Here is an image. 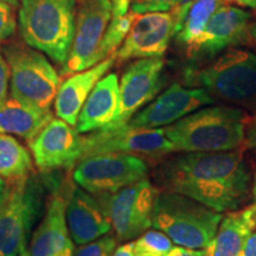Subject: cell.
Returning a JSON list of instances; mask_svg holds the SVG:
<instances>
[{"label":"cell","mask_w":256,"mask_h":256,"mask_svg":"<svg viewBox=\"0 0 256 256\" xmlns=\"http://www.w3.org/2000/svg\"><path fill=\"white\" fill-rule=\"evenodd\" d=\"M238 256H256V230L249 236Z\"/></svg>","instance_id":"cell-34"},{"label":"cell","mask_w":256,"mask_h":256,"mask_svg":"<svg viewBox=\"0 0 256 256\" xmlns=\"http://www.w3.org/2000/svg\"><path fill=\"white\" fill-rule=\"evenodd\" d=\"M42 208V188L34 178L23 177L0 208V256H19Z\"/></svg>","instance_id":"cell-9"},{"label":"cell","mask_w":256,"mask_h":256,"mask_svg":"<svg viewBox=\"0 0 256 256\" xmlns=\"http://www.w3.org/2000/svg\"><path fill=\"white\" fill-rule=\"evenodd\" d=\"M174 24L172 12L136 14L120 49L115 51V60L162 58L174 37Z\"/></svg>","instance_id":"cell-14"},{"label":"cell","mask_w":256,"mask_h":256,"mask_svg":"<svg viewBox=\"0 0 256 256\" xmlns=\"http://www.w3.org/2000/svg\"><path fill=\"white\" fill-rule=\"evenodd\" d=\"M174 248V242L166 234L159 230H151L140 236L136 241H134L136 250H144L154 252L159 255H166Z\"/></svg>","instance_id":"cell-26"},{"label":"cell","mask_w":256,"mask_h":256,"mask_svg":"<svg viewBox=\"0 0 256 256\" xmlns=\"http://www.w3.org/2000/svg\"><path fill=\"white\" fill-rule=\"evenodd\" d=\"M66 215L72 241L78 246L95 241L112 229L98 200L82 188H72L66 200Z\"/></svg>","instance_id":"cell-17"},{"label":"cell","mask_w":256,"mask_h":256,"mask_svg":"<svg viewBox=\"0 0 256 256\" xmlns=\"http://www.w3.org/2000/svg\"><path fill=\"white\" fill-rule=\"evenodd\" d=\"M113 17L110 0H76L75 31L62 75L94 66V56Z\"/></svg>","instance_id":"cell-10"},{"label":"cell","mask_w":256,"mask_h":256,"mask_svg":"<svg viewBox=\"0 0 256 256\" xmlns=\"http://www.w3.org/2000/svg\"><path fill=\"white\" fill-rule=\"evenodd\" d=\"M17 22L11 5L0 0V42L8 40L14 34Z\"/></svg>","instance_id":"cell-29"},{"label":"cell","mask_w":256,"mask_h":256,"mask_svg":"<svg viewBox=\"0 0 256 256\" xmlns=\"http://www.w3.org/2000/svg\"><path fill=\"white\" fill-rule=\"evenodd\" d=\"M188 0H132L130 11L136 14L148 12H168L186 2Z\"/></svg>","instance_id":"cell-28"},{"label":"cell","mask_w":256,"mask_h":256,"mask_svg":"<svg viewBox=\"0 0 256 256\" xmlns=\"http://www.w3.org/2000/svg\"><path fill=\"white\" fill-rule=\"evenodd\" d=\"M19 256H28V248H26V247L22 249V252H20V255H19Z\"/></svg>","instance_id":"cell-41"},{"label":"cell","mask_w":256,"mask_h":256,"mask_svg":"<svg viewBox=\"0 0 256 256\" xmlns=\"http://www.w3.org/2000/svg\"><path fill=\"white\" fill-rule=\"evenodd\" d=\"M252 206L255 211V216H256V174H255L254 180H252Z\"/></svg>","instance_id":"cell-38"},{"label":"cell","mask_w":256,"mask_h":256,"mask_svg":"<svg viewBox=\"0 0 256 256\" xmlns=\"http://www.w3.org/2000/svg\"><path fill=\"white\" fill-rule=\"evenodd\" d=\"M243 146L248 150L256 151V114L252 116V120H249L247 126H246Z\"/></svg>","instance_id":"cell-31"},{"label":"cell","mask_w":256,"mask_h":256,"mask_svg":"<svg viewBox=\"0 0 256 256\" xmlns=\"http://www.w3.org/2000/svg\"><path fill=\"white\" fill-rule=\"evenodd\" d=\"M172 152H176V150L174 144L166 136L165 127L144 130L124 124L112 130L102 128L83 136L82 159L102 153H138L162 156Z\"/></svg>","instance_id":"cell-11"},{"label":"cell","mask_w":256,"mask_h":256,"mask_svg":"<svg viewBox=\"0 0 256 256\" xmlns=\"http://www.w3.org/2000/svg\"><path fill=\"white\" fill-rule=\"evenodd\" d=\"M120 83L115 74H108L95 84L80 112L78 133L98 130L110 124L119 110Z\"/></svg>","instance_id":"cell-19"},{"label":"cell","mask_w":256,"mask_h":256,"mask_svg":"<svg viewBox=\"0 0 256 256\" xmlns=\"http://www.w3.org/2000/svg\"><path fill=\"white\" fill-rule=\"evenodd\" d=\"M10 68L11 96L32 107L50 110L60 88L55 68L43 54L23 44L4 48Z\"/></svg>","instance_id":"cell-6"},{"label":"cell","mask_w":256,"mask_h":256,"mask_svg":"<svg viewBox=\"0 0 256 256\" xmlns=\"http://www.w3.org/2000/svg\"><path fill=\"white\" fill-rule=\"evenodd\" d=\"M162 58H142L124 69L120 82V102L116 116L104 130H112L128 124L140 108L150 104L164 87ZM102 130V128H101Z\"/></svg>","instance_id":"cell-12"},{"label":"cell","mask_w":256,"mask_h":256,"mask_svg":"<svg viewBox=\"0 0 256 256\" xmlns=\"http://www.w3.org/2000/svg\"><path fill=\"white\" fill-rule=\"evenodd\" d=\"M165 256H206V249H190L174 247Z\"/></svg>","instance_id":"cell-32"},{"label":"cell","mask_w":256,"mask_h":256,"mask_svg":"<svg viewBox=\"0 0 256 256\" xmlns=\"http://www.w3.org/2000/svg\"><path fill=\"white\" fill-rule=\"evenodd\" d=\"M246 126L247 118L242 110L214 106L166 126L165 133L176 152H224L243 145Z\"/></svg>","instance_id":"cell-2"},{"label":"cell","mask_w":256,"mask_h":256,"mask_svg":"<svg viewBox=\"0 0 256 256\" xmlns=\"http://www.w3.org/2000/svg\"><path fill=\"white\" fill-rule=\"evenodd\" d=\"M76 0H20L19 32L28 46L64 64L75 31Z\"/></svg>","instance_id":"cell-3"},{"label":"cell","mask_w":256,"mask_h":256,"mask_svg":"<svg viewBox=\"0 0 256 256\" xmlns=\"http://www.w3.org/2000/svg\"><path fill=\"white\" fill-rule=\"evenodd\" d=\"M116 241L113 236H104L74 250L72 256H113Z\"/></svg>","instance_id":"cell-27"},{"label":"cell","mask_w":256,"mask_h":256,"mask_svg":"<svg viewBox=\"0 0 256 256\" xmlns=\"http://www.w3.org/2000/svg\"><path fill=\"white\" fill-rule=\"evenodd\" d=\"M66 200L55 194L51 198L46 216L32 236L28 256H57L72 240L68 238Z\"/></svg>","instance_id":"cell-20"},{"label":"cell","mask_w":256,"mask_h":256,"mask_svg":"<svg viewBox=\"0 0 256 256\" xmlns=\"http://www.w3.org/2000/svg\"><path fill=\"white\" fill-rule=\"evenodd\" d=\"M32 168L30 153L14 138L0 133V177L23 178Z\"/></svg>","instance_id":"cell-24"},{"label":"cell","mask_w":256,"mask_h":256,"mask_svg":"<svg viewBox=\"0 0 256 256\" xmlns=\"http://www.w3.org/2000/svg\"><path fill=\"white\" fill-rule=\"evenodd\" d=\"M256 230V216L252 204L229 211L222 217L215 238L206 248V256H238Z\"/></svg>","instance_id":"cell-21"},{"label":"cell","mask_w":256,"mask_h":256,"mask_svg":"<svg viewBox=\"0 0 256 256\" xmlns=\"http://www.w3.org/2000/svg\"><path fill=\"white\" fill-rule=\"evenodd\" d=\"M223 215L183 194H156L152 226L179 247L206 249L215 238Z\"/></svg>","instance_id":"cell-4"},{"label":"cell","mask_w":256,"mask_h":256,"mask_svg":"<svg viewBox=\"0 0 256 256\" xmlns=\"http://www.w3.org/2000/svg\"><path fill=\"white\" fill-rule=\"evenodd\" d=\"M234 2L241 6H246V8H256V0H234Z\"/></svg>","instance_id":"cell-37"},{"label":"cell","mask_w":256,"mask_h":256,"mask_svg":"<svg viewBox=\"0 0 256 256\" xmlns=\"http://www.w3.org/2000/svg\"><path fill=\"white\" fill-rule=\"evenodd\" d=\"M226 0H188L179 8L172 10L174 37L178 43L190 51L217 10L226 4Z\"/></svg>","instance_id":"cell-23"},{"label":"cell","mask_w":256,"mask_h":256,"mask_svg":"<svg viewBox=\"0 0 256 256\" xmlns=\"http://www.w3.org/2000/svg\"><path fill=\"white\" fill-rule=\"evenodd\" d=\"M214 98L256 110V54L230 49L190 76Z\"/></svg>","instance_id":"cell-5"},{"label":"cell","mask_w":256,"mask_h":256,"mask_svg":"<svg viewBox=\"0 0 256 256\" xmlns=\"http://www.w3.org/2000/svg\"><path fill=\"white\" fill-rule=\"evenodd\" d=\"M114 63L115 56L113 55L88 70L74 74L60 86L55 98V110L60 119L72 126L78 124L80 112L89 94Z\"/></svg>","instance_id":"cell-18"},{"label":"cell","mask_w":256,"mask_h":256,"mask_svg":"<svg viewBox=\"0 0 256 256\" xmlns=\"http://www.w3.org/2000/svg\"><path fill=\"white\" fill-rule=\"evenodd\" d=\"M136 16V14L134 12L130 11L124 17H112L110 23L108 25L100 43V46H98L94 56V66L114 55L115 51L118 48L121 46L124 38H126Z\"/></svg>","instance_id":"cell-25"},{"label":"cell","mask_w":256,"mask_h":256,"mask_svg":"<svg viewBox=\"0 0 256 256\" xmlns=\"http://www.w3.org/2000/svg\"><path fill=\"white\" fill-rule=\"evenodd\" d=\"M145 160L128 153H102L80 160L74 180L89 194H101L119 191L147 179Z\"/></svg>","instance_id":"cell-8"},{"label":"cell","mask_w":256,"mask_h":256,"mask_svg":"<svg viewBox=\"0 0 256 256\" xmlns=\"http://www.w3.org/2000/svg\"><path fill=\"white\" fill-rule=\"evenodd\" d=\"M72 254H74V244L72 242H70L66 247V249H63V250L60 252L57 256H72Z\"/></svg>","instance_id":"cell-39"},{"label":"cell","mask_w":256,"mask_h":256,"mask_svg":"<svg viewBox=\"0 0 256 256\" xmlns=\"http://www.w3.org/2000/svg\"><path fill=\"white\" fill-rule=\"evenodd\" d=\"M36 165L43 171L72 168L83 156V136L62 119H52L28 142Z\"/></svg>","instance_id":"cell-15"},{"label":"cell","mask_w":256,"mask_h":256,"mask_svg":"<svg viewBox=\"0 0 256 256\" xmlns=\"http://www.w3.org/2000/svg\"><path fill=\"white\" fill-rule=\"evenodd\" d=\"M168 192L183 194L217 212L235 211L252 194V176L241 151L185 152L162 170Z\"/></svg>","instance_id":"cell-1"},{"label":"cell","mask_w":256,"mask_h":256,"mask_svg":"<svg viewBox=\"0 0 256 256\" xmlns=\"http://www.w3.org/2000/svg\"><path fill=\"white\" fill-rule=\"evenodd\" d=\"M10 68L6 58L0 54V102L8 98Z\"/></svg>","instance_id":"cell-30"},{"label":"cell","mask_w":256,"mask_h":256,"mask_svg":"<svg viewBox=\"0 0 256 256\" xmlns=\"http://www.w3.org/2000/svg\"><path fill=\"white\" fill-rule=\"evenodd\" d=\"M113 5V17H124L128 14L132 0H110Z\"/></svg>","instance_id":"cell-33"},{"label":"cell","mask_w":256,"mask_h":256,"mask_svg":"<svg viewBox=\"0 0 256 256\" xmlns=\"http://www.w3.org/2000/svg\"><path fill=\"white\" fill-rule=\"evenodd\" d=\"M10 194H11V188L8 182L4 178L0 177V208H2L8 200Z\"/></svg>","instance_id":"cell-35"},{"label":"cell","mask_w":256,"mask_h":256,"mask_svg":"<svg viewBox=\"0 0 256 256\" xmlns=\"http://www.w3.org/2000/svg\"><path fill=\"white\" fill-rule=\"evenodd\" d=\"M211 104H215V98L203 88H185L174 83L154 101L138 112L127 124L144 130L166 127Z\"/></svg>","instance_id":"cell-13"},{"label":"cell","mask_w":256,"mask_h":256,"mask_svg":"<svg viewBox=\"0 0 256 256\" xmlns=\"http://www.w3.org/2000/svg\"><path fill=\"white\" fill-rule=\"evenodd\" d=\"M249 19L250 14L244 10L223 5L211 17L206 30L188 54L212 58L226 48L242 43L247 38Z\"/></svg>","instance_id":"cell-16"},{"label":"cell","mask_w":256,"mask_h":256,"mask_svg":"<svg viewBox=\"0 0 256 256\" xmlns=\"http://www.w3.org/2000/svg\"><path fill=\"white\" fill-rule=\"evenodd\" d=\"M113 256H134V242L126 243L115 249Z\"/></svg>","instance_id":"cell-36"},{"label":"cell","mask_w":256,"mask_h":256,"mask_svg":"<svg viewBox=\"0 0 256 256\" xmlns=\"http://www.w3.org/2000/svg\"><path fill=\"white\" fill-rule=\"evenodd\" d=\"M2 2H5L6 4L14 6V8H18L19 2H20V0H2Z\"/></svg>","instance_id":"cell-40"},{"label":"cell","mask_w":256,"mask_h":256,"mask_svg":"<svg viewBox=\"0 0 256 256\" xmlns=\"http://www.w3.org/2000/svg\"><path fill=\"white\" fill-rule=\"evenodd\" d=\"M52 119L50 110L32 107L12 96L0 102V133L14 134L28 142Z\"/></svg>","instance_id":"cell-22"},{"label":"cell","mask_w":256,"mask_h":256,"mask_svg":"<svg viewBox=\"0 0 256 256\" xmlns=\"http://www.w3.org/2000/svg\"><path fill=\"white\" fill-rule=\"evenodd\" d=\"M158 192L147 179L110 194H98V202L119 240H132L152 226Z\"/></svg>","instance_id":"cell-7"}]
</instances>
